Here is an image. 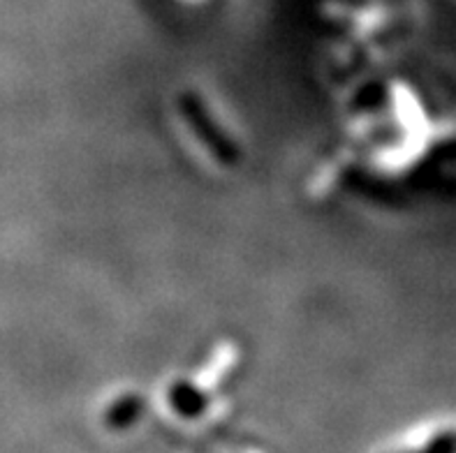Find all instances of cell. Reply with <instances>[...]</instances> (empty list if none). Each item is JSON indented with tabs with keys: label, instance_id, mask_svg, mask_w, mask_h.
I'll return each mask as SVG.
<instances>
[{
	"label": "cell",
	"instance_id": "obj_1",
	"mask_svg": "<svg viewBox=\"0 0 456 453\" xmlns=\"http://www.w3.org/2000/svg\"><path fill=\"white\" fill-rule=\"evenodd\" d=\"M139 412H142V402L137 398H123V400H116L110 409H107V425L114 428V431H121L137 421Z\"/></svg>",
	"mask_w": 456,
	"mask_h": 453
},
{
	"label": "cell",
	"instance_id": "obj_2",
	"mask_svg": "<svg viewBox=\"0 0 456 453\" xmlns=\"http://www.w3.org/2000/svg\"><path fill=\"white\" fill-rule=\"evenodd\" d=\"M172 405L176 412L183 414V417H188V419H192V417H200V414L204 412V408H207V400H204V396L200 393V391L181 384L172 391Z\"/></svg>",
	"mask_w": 456,
	"mask_h": 453
},
{
	"label": "cell",
	"instance_id": "obj_3",
	"mask_svg": "<svg viewBox=\"0 0 456 453\" xmlns=\"http://www.w3.org/2000/svg\"><path fill=\"white\" fill-rule=\"evenodd\" d=\"M415 453H456V433H443Z\"/></svg>",
	"mask_w": 456,
	"mask_h": 453
}]
</instances>
